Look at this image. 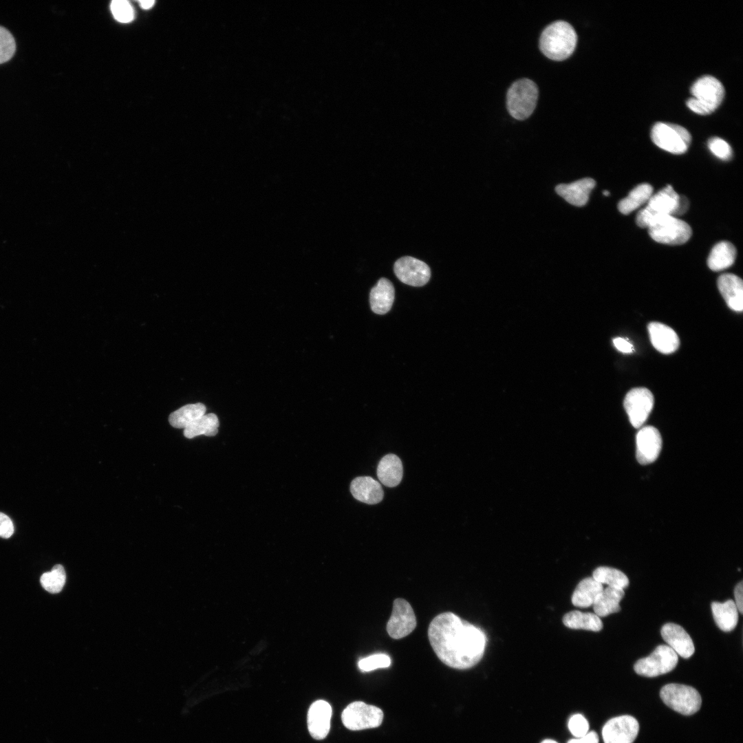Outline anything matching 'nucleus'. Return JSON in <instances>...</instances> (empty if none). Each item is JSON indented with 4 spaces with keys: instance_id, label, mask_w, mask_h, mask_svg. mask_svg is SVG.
I'll return each mask as SVG.
<instances>
[{
    "instance_id": "b1692460",
    "label": "nucleus",
    "mask_w": 743,
    "mask_h": 743,
    "mask_svg": "<svg viewBox=\"0 0 743 743\" xmlns=\"http://www.w3.org/2000/svg\"><path fill=\"white\" fill-rule=\"evenodd\" d=\"M603 590V585L592 577H586L577 585L572 595V603L578 607H588L593 605Z\"/></svg>"
},
{
    "instance_id": "6ab92c4d",
    "label": "nucleus",
    "mask_w": 743,
    "mask_h": 743,
    "mask_svg": "<svg viewBox=\"0 0 743 743\" xmlns=\"http://www.w3.org/2000/svg\"><path fill=\"white\" fill-rule=\"evenodd\" d=\"M718 290L727 305L735 312L743 310L742 280L735 274H721L717 281Z\"/></svg>"
},
{
    "instance_id": "aec40b11",
    "label": "nucleus",
    "mask_w": 743,
    "mask_h": 743,
    "mask_svg": "<svg viewBox=\"0 0 743 743\" xmlns=\"http://www.w3.org/2000/svg\"><path fill=\"white\" fill-rule=\"evenodd\" d=\"M647 328L651 343L659 352L669 354L678 349L680 340L672 328L658 322H651Z\"/></svg>"
},
{
    "instance_id": "20e7f679",
    "label": "nucleus",
    "mask_w": 743,
    "mask_h": 743,
    "mask_svg": "<svg viewBox=\"0 0 743 743\" xmlns=\"http://www.w3.org/2000/svg\"><path fill=\"white\" fill-rule=\"evenodd\" d=\"M538 97V87L534 81L526 78L515 81L506 94L508 113L516 120L527 119L533 113Z\"/></svg>"
},
{
    "instance_id": "7ed1b4c3",
    "label": "nucleus",
    "mask_w": 743,
    "mask_h": 743,
    "mask_svg": "<svg viewBox=\"0 0 743 743\" xmlns=\"http://www.w3.org/2000/svg\"><path fill=\"white\" fill-rule=\"evenodd\" d=\"M692 97L687 101V106L694 113L708 115L713 113L721 104L724 96V88L717 78L712 76H703L694 82L690 89Z\"/></svg>"
},
{
    "instance_id": "9d476101",
    "label": "nucleus",
    "mask_w": 743,
    "mask_h": 743,
    "mask_svg": "<svg viewBox=\"0 0 743 743\" xmlns=\"http://www.w3.org/2000/svg\"><path fill=\"white\" fill-rule=\"evenodd\" d=\"M678 661L677 654L670 647L660 645L649 656L637 660L634 669L640 676L656 677L672 671Z\"/></svg>"
},
{
    "instance_id": "f03ea898",
    "label": "nucleus",
    "mask_w": 743,
    "mask_h": 743,
    "mask_svg": "<svg viewBox=\"0 0 743 743\" xmlns=\"http://www.w3.org/2000/svg\"><path fill=\"white\" fill-rule=\"evenodd\" d=\"M577 34L574 28L564 21H557L546 26L539 38L541 52L549 59L563 61L574 52Z\"/></svg>"
},
{
    "instance_id": "4468645a",
    "label": "nucleus",
    "mask_w": 743,
    "mask_h": 743,
    "mask_svg": "<svg viewBox=\"0 0 743 743\" xmlns=\"http://www.w3.org/2000/svg\"><path fill=\"white\" fill-rule=\"evenodd\" d=\"M394 270L400 281L411 286H422L429 281L431 277V270L427 263L409 256L398 259Z\"/></svg>"
},
{
    "instance_id": "f8f14e48",
    "label": "nucleus",
    "mask_w": 743,
    "mask_h": 743,
    "mask_svg": "<svg viewBox=\"0 0 743 743\" xmlns=\"http://www.w3.org/2000/svg\"><path fill=\"white\" fill-rule=\"evenodd\" d=\"M417 621L411 605L403 599H396L393 603L391 615L387 623V632L394 639L402 638L411 633Z\"/></svg>"
},
{
    "instance_id": "a878e982",
    "label": "nucleus",
    "mask_w": 743,
    "mask_h": 743,
    "mask_svg": "<svg viewBox=\"0 0 743 743\" xmlns=\"http://www.w3.org/2000/svg\"><path fill=\"white\" fill-rule=\"evenodd\" d=\"M736 248L729 241L716 244L707 258V265L713 271H720L731 266L736 258Z\"/></svg>"
},
{
    "instance_id": "1a4fd4ad",
    "label": "nucleus",
    "mask_w": 743,
    "mask_h": 743,
    "mask_svg": "<svg viewBox=\"0 0 743 743\" xmlns=\"http://www.w3.org/2000/svg\"><path fill=\"white\" fill-rule=\"evenodd\" d=\"M341 719L347 729L360 731L379 726L383 722V713L378 707L356 701L345 708Z\"/></svg>"
},
{
    "instance_id": "c756f323",
    "label": "nucleus",
    "mask_w": 743,
    "mask_h": 743,
    "mask_svg": "<svg viewBox=\"0 0 743 743\" xmlns=\"http://www.w3.org/2000/svg\"><path fill=\"white\" fill-rule=\"evenodd\" d=\"M652 194L653 187L649 184H638L618 202V210L623 215H628L647 203Z\"/></svg>"
},
{
    "instance_id": "dca6fc26",
    "label": "nucleus",
    "mask_w": 743,
    "mask_h": 743,
    "mask_svg": "<svg viewBox=\"0 0 743 743\" xmlns=\"http://www.w3.org/2000/svg\"><path fill=\"white\" fill-rule=\"evenodd\" d=\"M332 707L325 700L313 702L308 713V727L311 736L316 740L324 739L329 733Z\"/></svg>"
},
{
    "instance_id": "6e6552de",
    "label": "nucleus",
    "mask_w": 743,
    "mask_h": 743,
    "mask_svg": "<svg viewBox=\"0 0 743 743\" xmlns=\"http://www.w3.org/2000/svg\"><path fill=\"white\" fill-rule=\"evenodd\" d=\"M660 696L667 706L685 715L696 713L702 704L698 691L685 685L667 684L661 689Z\"/></svg>"
},
{
    "instance_id": "c9c22d12",
    "label": "nucleus",
    "mask_w": 743,
    "mask_h": 743,
    "mask_svg": "<svg viewBox=\"0 0 743 743\" xmlns=\"http://www.w3.org/2000/svg\"><path fill=\"white\" fill-rule=\"evenodd\" d=\"M708 147L715 156L722 160H729L732 157L733 151L731 146L720 138H710L708 141Z\"/></svg>"
},
{
    "instance_id": "bb28decb",
    "label": "nucleus",
    "mask_w": 743,
    "mask_h": 743,
    "mask_svg": "<svg viewBox=\"0 0 743 743\" xmlns=\"http://www.w3.org/2000/svg\"><path fill=\"white\" fill-rule=\"evenodd\" d=\"M711 607L713 619L721 630L728 632L735 629L738 621V610L733 600L724 603L715 601Z\"/></svg>"
},
{
    "instance_id": "ddd939ff",
    "label": "nucleus",
    "mask_w": 743,
    "mask_h": 743,
    "mask_svg": "<svg viewBox=\"0 0 743 743\" xmlns=\"http://www.w3.org/2000/svg\"><path fill=\"white\" fill-rule=\"evenodd\" d=\"M639 724L636 718L624 715L609 720L602 730L604 743H633L638 735Z\"/></svg>"
},
{
    "instance_id": "37998d69",
    "label": "nucleus",
    "mask_w": 743,
    "mask_h": 743,
    "mask_svg": "<svg viewBox=\"0 0 743 743\" xmlns=\"http://www.w3.org/2000/svg\"><path fill=\"white\" fill-rule=\"evenodd\" d=\"M689 208V202L687 197L680 196L679 206L676 214V217L684 214Z\"/></svg>"
},
{
    "instance_id": "9b49d317",
    "label": "nucleus",
    "mask_w": 743,
    "mask_h": 743,
    "mask_svg": "<svg viewBox=\"0 0 743 743\" xmlns=\"http://www.w3.org/2000/svg\"><path fill=\"white\" fill-rule=\"evenodd\" d=\"M654 403L652 393L645 387H636L626 394L623 405L632 425L642 427L649 416Z\"/></svg>"
},
{
    "instance_id": "a19ab883",
    "label": "nucleus",
    "mask_w": 743,
    "mask_h": 743,
    "mask_svg": "<svg viewBox=\"0 0 743 743\" xmlns=\"http://www.w3.org/2000/svg\"><path fill=\"white\" fill-rule=\"evenodd\" d=\"M743 582L741 581L734 588L735 604L738 612L742 614L743 611Z\"/></svg>"
},
{
    "instance_id": "49530a36",
    "label": "nucleus",
    "mask_w": 743,
    "mask_h": 743,
    "mask_svg": "<svg viewBox=\"0 0 743 743\" xmlns=\"http://www.w3.org/2000/svg\"><path fill=\"white\" fill-rule=\"evenodd\" d=\"M603 194L605 196H608L610 195V192L608 191L605 190V191H603Z\"/></svg>"
},
{
    "instance_id": "7c9ffc66",
    "label": "nucleus",
    "mask_w": 743,
    "mask_h": 743,
    "mask_svg": "<svg viewBox=\"0 0 743 743\" xmlns=\"http://www.w3.org/2000/svg\"><path fill=\"white\" fill-rule=\"evenodd\" d=\"M219 419L215 413L204 414L184 429V435L191 439L200 435L215 436L218 433Z\"/></svg>"
},
{
    "instance_id": "c85d7f7f",
    "label": "nucleus",
    "mask_w": 743,
    "mask_h": 743,
    "mask_svg": "<svg viewBox=\"0 0 743 743\" xmlns=\"http://www.w3.org/2000/svg\"><path fill=\"white\" fill-rule=\"evenodd\" d=\"M206 413V407L201 402L186 405L172 412L169 417L170 424L177 429H184Z\"/></svg>"
},
{
    "instance_id": "4be33fe9",
    "label": "nucleus",
    "mask_w": 743,
    "mask_h": 743,
    "mask_svg": "<svg viewBox=\"0 0 743 743\" xmlns=\"http://www.w3.org/2000/svg\"><path fill=\"white\" fill-rule=\"evenodd\" d=\"M394 297L395 290L392 283L386 278L380 279L370 291L372 310L378 314H386L391 310Z\"/></svg>"
},
{
    "instance_id": "e433bc0d",
    "label": "nucleus",
    "mask_w": 743,
    "mask_h": 743,
    "mask_svg": "<svg viewBox=\"0 0 743 743\" xmlns=\"http://www.w3.org/2000/svg\"><path fill=\"white\" fill-rule=\"evenodd\" d=\"M111 10L115 19L120 22L128 23L133 19V9L127 1H113L111 4Z\"/></svg>"
},
{
    "instance_id": "2f4dec72",
    "label": "nucleus",
    "mask_w": 743,
    "mask_h": 743,
    "mask_svg": "<svg viewBox=\"0 0 743 743\" xmlns=\"http://www.w3.org/2000/svg\"><path fill=\"white\" fill-rule=\"evenodd\" d=\"M592 577L599 583L607 584L610 587L624 589L629 585L627 577L621 570L605 566L596 568Z\"/></svg>"
},
{
    "instance_id": "72a5a7b5",
    "label": "nucleus",
    "mask_w": 743,
    "mask_h": 743,
    "mask_svg": "<svg viewBox=\"0 0 743 743\" xmlns=\"http://www.w3.org/2000/svg\"><path fill=\"white\" fill-rule=\"evenodd\" d=\"M16 51V42L10 32L0 26V64L10 60Z\"/></svg>"
},
{
    "instance_id": "a18cd8bd",
    "label": "nucleus",
    "mask_w": 743,
    "mask_h": 743,
    "mask_svg": "<svg viewBox=\"0 0 743 743\" xmlns=\"http://www.w3.org/2000/svg\"><path fill=\"white\" fill-rule=\"evenodd\" d=\"M541 743H557V742L556 741H554V740H545Z\"/></svg>"
},
{
    "instance_id": "cd10ccee",
    "label": "nucleus",
    "mask_w": 743,
    "mask_h": 743,
    "mask_svg": "<svg viewBox=\"0 0 743 743\" xmlns=\"http://www.w3.org/2000/svg\"><path fill=\"white\" fill-rule=\"evenodd\" d=\"M562 621L566 627L574 629L599 632L603 628L600 617L594 613L573 610L566 613Z\"/></svg>"
},
{
    "instance_id": "ea45409f",
    "label": "nucleus",
    "mask_w": 743,
    "mask_h": 743,
    "mask_svg": "<svg viewBox=\"0 0 743 743\" xmlns=\"http://www.w3.org/2000/svg\"><path fill=\"white\" fill-rule=\"evenodd\" d=\"M613 343L615 347L623 353H632L634 350L633 345L627 341L626 339L617 337L613 339Z\"/></svg>"
},
{
    "instance_id": "5701e85b",
    "label": "nucleus",
    "mask_w": 743,
    "mask_h": 743,
    "mask_svg": "<svg viewBox=\"0 0 743 743\" xmlns=\"http://www.w3.org/2000/svg\"><path fill=\"white\" fill-rule=\"evenodd\" d=\"M376 472L383 484L388 487L396 486L400 483L403 475L402 461L395 454H387L380 460Z\"/></svg>"
},
{
    "instance_id": "f3484780",
    "label": "nucleus",
    "mask_w": 743,
    "mask_h": 743,
    "mask_svg": "<svg viewBox=\"0 0 743 743\" xmlns=\"http://www.w3.org/2000/svg\"><path fill=\"white\" fill-rule=\"evenodd\" d=\"M661 636L677 655L684 658H690L695 652L691 638L680 625L668 623L661 628Z\"/></svg>"
},
{
    "instance_id": "39448f33",
    "label": "nucleus",
    "mask_w": 743,
    "mask_h": 743,
    "mask_svg": "<svg viewBox=\"0 0 743 743\" xmlns=\"http://www.w3.org/2000/svg\"><path fill=\"white\" fill-rule=\"evenodd\" d=\"M680 196L672 186L667 185L655 194H652L647 205L637 213L636 222L640 228H647L656 219L676 214L679 206Z\"/></svg>"
},
{
    "instance_id": "2eb2a0df",
    "label": "nucleus",
    "mask_w": 743,
    "mask_h": 743,
    "mask_svg": "<svg viewBox=\"0 0 743 743\" xmlns=\"http://www.w3.org/2000/svg\"><path fill=\"white\" fill-rule=\"evenodd\" d=\"M636 458L641 464H648L658 457L662 448L661 435L652 426L641 428L636 435Z\"/></svg>"
},
{
    "instance_id": "473e14b6",
    "label": "nucleus",
    "mask_w": 743,
    "mask_h": 743,
    "mask_svg": "<svg viewBox=\"0 0 743 743\" xmlns=\"http://www.w3.org/2000/svg\"><path fill=\"white\" fill-rule=\"evenodd\" d=\"M66 581L65 571L63 566L55 565L50 572L43 573L40 582L46 591L52 594L60 592L64 587Z\"/></svg>"
},
{
    "instance_id": "393cba45",
    "label": "nucleus",
    "mask_w": 743,
    "mask_h": 743,
    "mask_svg": "<svg viewBox=\"0 0 743 743\" xmlns=\"http://www.w3.org/2000/svg\"><path fill=\"white\" fill-rule=\"evenodd\" d=\"M625 595L623 589L607 586L602 590L593 603L594 614L603 617L621 610L619 605Z\"/></svg>"
},
{
    "instance_id": "f257e3e1",
    "label": "nucleus",
    "mask_w": 743,
    "mask_h": 743,
    "mask_svg": "<svg viewBox=\"0 0 743 743\" xmlns=\"http://www.w3.org/2000/svg\"><path fill=\"white\" fill-rule=\"evenodd\" d=\"M430 644L438 658L446 665L467 669L482 658L486 636L480 628L451 612L435 616L428 628Z\"/></svg>"
},
{
    "instance_id": "0eeeda50",
    "label": "nucleus",
    "mask_w": 743,
    "mask_h": 743,
    "mask_svg": "<svg viewBox=\"0 0 743 743\" xmlns=\"http://www.w3.org/2000/svg\"><path fill=\"white\" fill-rule=\"evenodd\" d=\"M652 142L659 148L674 154L685 153L691 136L683 127L667 122H656L651 131Z\"/></svg>"
},
{
    "instance_id": "412c9836",
    "label": "nucleus",
    "mask_w": 743,
    "mask_h": 743,
    "mask_svg": "<svg viewBox=\"0 0 743 743\" xmlns=\"http://www.w3.org/2000/svg\"><path fill=\"white\" fill-rule=\"evenodd\" d=\"M350 492L356 499L367 504H376L384 496L380 483L369 476L354 479L350 484Z\"/></svg>"
},
{
    "instance_id": "a211bd4d",
    "label": "nucleus",
    "mask_w": 743,
    "mask_h": 743,
    "mask_svg": "<svg viewBox=\"0 0 743 743\" xmlns=\"http://www.w3.org/2000/svg\"><path fill=\"white\" fill-rule=\"evenodd\" d=\"M595 185L594 179L585 177L570 184H560L555 187V191L569 204L581 207L588 203Z\"/></svg>"
},
{
    "instance_id": "4c0bfd02",
    "label": "nucleus",
    "mask_w": 743,
    "mask_h": 743,
    "mask_svg": "<svg viewBox=\"0 0 743 743\" xmlns=\"http://www.w3.org/2000/svg\"><path fill=\"white\" fill-rule=\"evenodd\" d=\"M568 729L577 738L583 737L588 733L589 724L585 718L581 714L572 715L568 722Z\"/></svg>"
},
{
    "instance_id": "79ce46f5",
    "label": "nucleus",
    "mask_w": 743,
    "mask_h": 743,
    "mask_svg": "<svg viewBox=\"0 0 743 743\" xmlns=\"http://www.w3.org/2000/svg\"><path fill=\"white\" fill-rule=\"evenodd\" d=\"M568 743H599V736L596 732L591 731L583 737L572 739Z\"/></svg>"
},
{
    "instance_id": "f704fd0d",
    "label": "nucleus",
    "mask_w": 743,
    "mask_h": 743,
    "mask_svg": "<svg viewBox=\"0 0 743 743\" xmlns=\"http://www.w3.org/2000/svg\"><path fill=\"white\" fill-rule=\"evenodd\" d=\"M391 663V658L387 654L379 653L360 659L358 666L362 671H371L380 668H387Z\"/></svg>"
},
{
    "instance_id": "423d86ee",
    "label": "nucleus",
    "mask_w": 743,
    "mask_h": 743,
    "mask_svg": "<svg viewBox=\"0 0 743 743\" xmlns=\"http://www.w3.org/2000/svg\"><path fill=\"white\" fill-rule=\"evenodd\" d=\"M647 228L652 239L667 245H682L692 235L691 228L686 222L672 215L656 219Z\"/></svg>"
},
{
    "instance_id": "58836bf2",
    "label": "nucleus",
    "mask_w": 743,
    "mask_h": 743,
    "mask_svg": "<svg viewBox=\"0 0 743 743\" xmlns=\"http://www.w3.org/2000/svg\"><path fill=\"white\" fill-rule=\"evenodd\" d=\"M14 533V525L11 519L0 512V537L10 538Z\"/></svg>"
},
{
    "instance_id": "c03bdc74",
    "label": "nucleus",
    "mask_w": 743,
    "mask_h": 743,
    "mask_svg": "<svg viewBox=\"0 0 743 743\" xmlns=\"http://www.w3.org/2000/svg\"><path fill=\"white\" fill-rule=\"evenodd\" d=\"M140 6L144 9H149L154 4V1H140Z\"/></svg>"
}]
</instances>
